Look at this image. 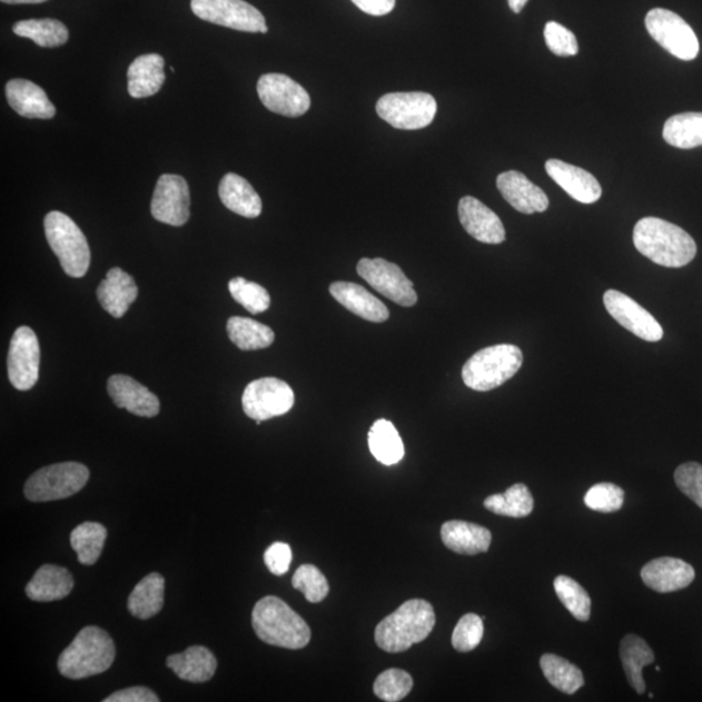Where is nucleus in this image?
<instances>
[{"instance_id": "obj_47", "label": "nucleus", "mask_w": 702, "mask_h": 702, "mask_svg": "<svg viewBox=\"0 0 702 702\" xmlns=\"http://www.w3.org/2000/svg\"><path fill=\"white\" fill-rule=\"evenodd\" d=\"M291 558V547L285 543H275L265 553L266 566L274 575L288 573Z\"/></svg>"}, {"instance_id": "obj_35", "label": "nucleus", "mask_w": 702, "mask_h": 702, "mask_svg": "<svg viewBox=\"0 0 702 702\" xmlns=\"http://www.w3.org/2000/svg\"><path fill=\"white\" fill-rule=\"evenodd\" d=\"M13 33L32 40L40 48L53 49L69 40V30L63 22L56 19H30L18 21Z\"/></svg>"}, {"instance_id": "obj_20", "label": "nucleus", "mask_w": 702, "mask_h": 702, "mask_svg": "<svg viewBox=\"0 0 702 702\" xmlns=\"http://www.w3.org/2000/svg\"><path fill=\"white\" fill-rule=\"evenodd\" d=\"M497 188L506 202L522 214L544 212L550 207L543 189L518 171H507L497 177Z\"/></svg>"}, {"instance_id": "obj_3", "label": "nucleus", "mask_w": 702, "mask_h": 702, "mask_svg": "<svg viewBox=\"0 0 702 702\" xmlns=\"http://www.w3.org/2000/svg\"><path fill=\"white\" fill-rule=\"evenodd\" d=\"M253 629L268 645L285 650H303L312 640V630L303 616L279 597L258 601L251 615Z\"/></svg>"}, {"instance_id": "obj_34", "label": "nucleus", "mask_w": 702, "mask_h": 702, "mask_svg": "<svg viewBox=\"0 0 702 702\" xmlns=\"http://www.w3.org/2000/svg\"><path fill=\"white\" fill-rule=\"evenodd\" d=\"M230 342L244 352L266 349L275 342L274 330L265 324L241 316H234L227 323Z\"/></svg>"}, {"instance_id": "obj_28", "label": "nucleus", "mask_w": 702, "mask_h": 702, "mask_svg": "<svg viewBox=\"0 0 702 702\" xmlns=\"http://www.w3.org/2000/svg\"><path fill=\"white\" fill-rule=\"evenodd\" d=\"M167 666L190 683H205L214 676L218 661L206 646L192 645L182 653L169 655Z\"/></svg>"}, {"instance_id": "obj_46", "label": "nucleus", "mask_w": 702, "mask_h": 702, "mask_svg": "<svg viewBox=\"0 0 702 702\" xmlns=\"http://www.w3.org/2000/svg\"><path fill=\"white\" fill-rule=\"evenodd\" d=\"M678 488L702 508V465L698 462L683 463L675 469Z\"/></svg>"}, {"instance_id": "obj_51", "label": "nucleus", "mask_w": 702, "mask_h": 702, "mask_svg": "<svg viewBox=\"0 0 702 702\" xmlns=\"http://www.w3.org/2000/svg\"><path fill=\"white\" fill-rule=\"evenodd\" d=\"M49 0H2L4 4H41Z\"/></svg>"}, {"instance_id": "obj_11", "label": "nucleus", "mask_w": 702, "mask_h": 702, "mask_svg": "<svg viewBox=\"0 0 702 702\" xmlns=\"http://www.w3.org/2000/svg\"><path fill=\"white\" fill-rule=\"evenodd\" d=\"M293 405L295 392L276 377L251 382L243 395L244 412L250 419L257 421V424L287 414Z\"/></svg>"}, {"instance_id": "obj_10", "label": "nucleus", "mask_w": 702, "mask_h": 702, "mask_svg": "<svg viewBox=\"0 0 702 702\" xmlns=\"http://www.w3.org/2000/svg\"><path fill=\"white\" fill-rule=\"evenodd\" d=\"M190 7L197 18L215 26L246 33L268 32L264 14L245 0H191Z\"/></svg>"}, {"instance_id": "obj_44", "label": "nucleus", "mask_w": 702, "mask_h": 702, "mask_svg": "<svg viewBox=\"0 0 702 702\" xmlns=\"http://www.w3.org/2000/svg\"><path fill=\"white\" fill-rule=\"evenodd\" d=\"M585 506L600 513H614L621 511L624 504V492L619 485L600 483L593 485L584 497Z\"/></svg>"}, {"instance_id": "obj_17", "label": "nucleus", "mask_w": 702, "mask_h": 702, "mask_svg": "<svg viewBox=\"0 0 702 702\" xmlns=\"http://www.w3.org/2000/svg\"><path fill=\"white\" fill-rule=\"evenodd\" d=\"M462 227L475 240L497 245L505 241L506 231L503 221L490 207L474 197H463L458 205Z\"/></svg>"}, {"instance_id": "obj_9", "label": "nucleus", "mask_w": 702, "mask_h": 702, "mask_svg": "<svg viewBox=\"0 0 702 702\" xmlns=\"http://www.w3.org/2000/svg\"><path fill=\"white\" fill-rule=\"evenodd\" d=\"M645 27L653 40L671 56L685 61L698 58V36L679 14L665 9H654L647 12Z\"/></svg>"}, {"instance_id": "obj_37", "label": "nucleus", "mask_w": 702, "mask_h": 702, "mask_svg": "<svg viewBox=\"0 0 702 702\" xmlns=\"http://www.w3.org/2000/svg\"><path fill=\"white\" fill-rule=\"evenodd\" d=\"M534 497L524 484H514L503 495L485 498L484 506L497 515L511 518H526L534 511Z\"/></svg>"}, {"instance_id": "obj_8", "label": "nucleus", "mask_w": 702, "mask_h": 702, "mask_svg": "<svg viewBox=\"0 0 702 702\" xmlns=\"http://www.w3.org/2000/svg\"><path fill=\"white\" fill-rule=\"evenodd\" d=\"M376 112L393 128L416 130L434 121L437 103L428 92H390L377 100Z\"/></svg>"}, {"instance_id": "obj_21", "label": "nucleus", "mask_w": 702, "mask_h": 702, "mask_svg": "<svg viewBox=\"0 0 702 702\" xmlns=\"http://www.w3.org/2000/svg\"><path fill=\"white\" fill-rule=\"evenodd\" d=\"M694 568L679 558L662 557L647 562L642 570V579L646 587L670 593L684 590L694 581Z\"/></svg>"}, {"instance_id": "obj_39", "label": "nucleus", "mask_w": 702, "mask_h": 702, "mask_svg": "<svg viewBox=\"0 0 702 702\" xmlns=\"http://www.w3.org/2000/svg\"><path fill=\"white\" fill-rule=\"evenodd\" d=\"M554 590L561 603L577 621L587 622L591 616V597L581 584L566 575L555 577Z\"/></svg>"}, {"instance_id": "obj_23", "label": "nucleus", "mask_w": 702, "mask_h": 702, "mask_svg": "<svg viewBox=\"0 0 702 702\" xmlns=\"http://www.w3.org/2000/svg\"><path fill=\"white\" fill-rule=\"evenodd\" d=\"M97 296L105 310L113 318L120 319L137 299L138 287L132 276L115 267L99 284Z\"/></svg>"}, {"instance_id": "obj_41", "label": "nucleus", "mask_w": 702, "mask_h": 702, "mask_svg": "<svg viewBox=\"0 0 702 702\" xmlns=\"http://www.w3.org/2000/svg\"><path fill=\"white\" fill-rule=\"evenodd\" d=\"M413 685V676L407 671L389 669L376 678L374 692L383 701L397 702L412 692Z\"/></svg>"}, {"instance_id": "obj_42", "label": "nucleus", "mask_w": 702, "mask_h": 702, "mask_svg": "<svg viewBox=\"0 0 702 702\" xmlns=\"http://www.w3.org/2000/svg\"><path fill=\"white\" fill-rule=\"evenodd\" d=\"M293 587L304 593L308 603L318 604L328 596L327 577L314 565L299 566L291 579Z\"/></svg>"}, {"instance_id": "obj_15", "label": "nucleus", "mask_w": 702, "mask_h": 702, "mask_svg": "<svg viewBox=\"0 0 702 702\" xmlns=\"http://www.w3.org/2000/svg\"><path fill=\"white\" fill-rule=\"evenodd\" d=\"M154 219L181 227L190 218L189 185L179 175H161L151 200Z\"/></svg>"}, {"instance_id": "obj_32", "label": "nucleus", "mask_w": 702, "mask_h": 702, "mask_svg": "<svg viewBox=\"0 0 702 702\" xmlns=\"http://www.w3.org/2000/svg\"><path fill=\"white\" fill-rule=\"evenodd\" d=\"M368 446L374 457L385 466L396 465L405 455L403 438L396 427L385 419L376 421L369 429Z\"/></svg>"}, {"instance_id": "obj_18", "label": "nucleus", "mask_w": 702, "mask_h": 702, "mask_svg": "<svg viewBox=\"0 0 702 702\" xmlns=\"http://www.w3.org/2000/svg\"><path fill=\"white\" fill-rule=\"evenodd\" d=\"M108 395L119 408L130 414L154 418L160 412V401L141 383L127 375H113L107 383Z\"/></svg>"}, {"instance_id": "obj_24", "label": "nucleus", "mask_w": 702, "mask_h": 702, "mask_svg": "<svg viewBox=\"0 0 702 702\" xmlns=\"http://www.w3.org/2000/svg\"><path fill=\"white\" fill-rule=\"evenodd\" d=\"M329 293L339 305L362 319L383 323L389 318L388 307L358 284L337 281L330 285Z\"/></svg>"}, {"instance_id": "obj_26", "label": "nucleus", "mask_w": 702, "mask_h": 702, "mask_svg": "<svg viewBox=\"0 0 702 702\" xmlns=\"http://www.w3.org/2000/svg\"><path fill=\"white\" fill-rule=\"evenodd\" d=\"M442 538L447 550L466 555L488 552L492 543V534L488 528L463 521L444 523Z\"/></svg>"}, {"instance_id": "obj_30", "label": "nucleus", "mask_w": 702, "mask_h": 702, "mask_svg": "<svg viewBox=\"0 0 702 702\" xmlns=\"http://www.w3.org/2000/svg\"><path fill=\"white\" fill-rule=\"evenodd\" d=\"M165 604V577L158 573L145 576L130 593L128 611L138 620H150Z\"/></svg>"}, {"instance_id": "obj_7", "label": "nucleus", "mask_w": 702, "mask_h": 702, "mask_svg": "<svg viewBox=\"0 0 702 702\" xmlns=\"http://www.w3.org/2000/svg\"><path fill=\"white\" fill-rule=\"evenodd\" d=\"M89 468L81 463H57L38 469L26 483L24 495L32 503H50L79 493L89 482Z\"/></svg>"}, {"instance_id": "obj_33", "label": "nucleus", "mask_w": 702, "mask_h": 702, "mask_svg": "<svg viewBox=\"0 0 702 702\" xmlns=\"http://www.w3.org/2000/svg\"><path fill=\"white\" fill-rule=\"evenodd\" d=\"M663 140L678 149L690 150L702 146V112L671 116L663 126Z\"/></svg>"}, {"instance_id": "obj_22", "label": "nucleus", "mask_w": 702, "mask_h": 702, "mask_svg": "<svg viewBox=\"0 0 702 702\" xmlns=\"http://www.w3.org/2000/svg\"><path fill=\"white\" fill-rule=\"evenodd\" d=\"M6 97L13 111L27 119H52L57 108L38 85L29 80L13 79L6 85Z\"/></svg>"}, {"instance_id": "obj_49", "label": "nucleus", "mask_w": 702, "mask_h": 702, "mask_svg": "<svg viewBox=\"0 0 702 702\" xmlns=\"http://www.w3.org/2000/svg\"><path fill=\"white\" fill-rule=\"evenodd\" d=\"M360 11L372 17H384L395 10L396 0H352Z\"/></svg>"}, {"instance_id": "obj_1", "label": "nucleus", "mask_w": 702, "mask_h": 702, "mask_svg": "<svg viewBox=\"0 0 702 702\" xmlns=\"http://www.w3.org/2000/svg\"><path fill=\"white\" fill-rule=\"evenodd\" d=\"M634 245L645 258L668 268L684 267L698 254L696 243L684 229L652 216L637 221Z\"/></svg>"}, {"instance_id": "obj_19", "label": "nucleus", "mask_w": 702, "mask_h": 702, "mask_svg": "<svg viewBox=\"0 0 702 702\" xmlns=\"http://www.w3.org/2000/svg\"><path fill=\"white\" fill-rule=\"evenodd\" d=\"M545 169L551 179L577 202L592 205L603 196V188L596 177L583 168L558 159H550L545 164Z\"/></svg>"}, {"instance_id": "obj_6", "label": "nucleus", "mask_w": 702, "mask_h": 702, "mask_svg": "<svg viewBox=\"0 0 702 702\" xmlns=\"http://www.w3.org/2000/svg\"><path fill=\"white\" fill-rule=\"evenodd\" d=\"M45 234L61 268L68 276L80 279L90 266V249L87 237L68 215L51 211L45 218Z\"/></svg>"}, {"instance_id": "obj_40", "label": "nucleus", "mask_w": 702, "mask_h": 702, "mask_svg": "<svg viewBox=\"0 0 702 702\" xmlns=\"http://www.w3.org/2000/svg\"><path fill=\"white\" fill-rule=\"evenodd\" d=\"M230 296L250 314L257 315L268 310L271 297L268 291L257 283L236 277L228 284Z\"/></svg>"}, {"instance_id": "obj_25", "label": "nucleus", "mask_w": 702, "mask_h": 702, "mask_svg": "<svg viewBox=\"0 0 702 702\" xmlns=\"http://www.w3.org/2000/svg\"><path fill=\"white\" fill-rule=\"evenodd\" d=\"M165 81V59L158 53L138 57L128 68V92L136 99L156 96Z\"/></svg>"}, {"instance_id": "obj_43", "label": "nucleus", "mask_w": 702, "mask_h": 702, "mask_svg": "<svg viewBox=\"0 0 702 702\" xmlns=\"http://www.w3.org/2000/svg\"><path fill=\"white\" fill-rule=\"evenodd\" d=\"M484 635V623L479 615L469 613L463 615L452 636V644L455 651L467 653L475 650L481 644Z\"/></svg>"}, {"instance_id": "obj_13", "label": "nucleus", "mask_w": 702, "mask_h": 702, "mask_svg": "<svg viewBox=\"0 0 702 702\" xmlns=\"http://www.w3.org/2000/svg\"><path fill=\"white\" fill-rule=\"evenodd\" d=\"M357 273L372 287L393 303L412 307L418 300L414 285L397 265L383 258L360 259Z\"/></svg>"}, {"instance_id": "obj_31", "label": "nucleus", "mask_w": 702, "mask_h": 702, "mask_svg": "<svg viewBox=\"0 0 702 702\" xmlns=\"http://www.w3.org/2000/svg\"><path fill=\"white\" fill-rule=\"evenodd\" d=\"M621 661L627 681L639 694L645 692L643 669L654 662V653L642 637L627 635L621 642Z\"/></svg>"}, {"instance_id": "obj_48", "label": "nucleus", "mask_w": 702, "mask_h": 702, "mask_svg": "<svg viewBox=\"0 0 702 702\" xmlns=\"http://www.w3.org/2000/svg\"><path fill=\"white\" fill-rule=\"evenodd\" d=\"M103 702H159V698L148 686H132L110 694Z\"/></svg>"}, {"instance_id": "obj_5", "label": "nucleus", "mask_w": 702, "mask_h": 702, "mask_svg": "<svg viewBox=\"0 0 702 702\" xmlns=\"http://www.w3.org/2000/svg\"><path fill=\"white\" fill-rule=\"evenodd\" d=\"M523 354L518 346L501 344L474 354L462 368L463 383L476 392L501 387L520 372Z\"/></svg>"}, {"instance_id": "obj_29", "label": "nucleus", "mask_w": 702, "mask_h": 702, "mask_svg": "<svg viewBox=\"0 0 702 702\" xmlns=\"http://www.w3.org/2000/svg\"><path fill=\"white\" fill-rule=\"evenodd\" d=\"M219 197L224 206L244 218L256 219L261 214V199L244 177L227 174L219 185Z\"/></svg>"}, {"instance_id": "obj_14", "label": "nucleus", "mask_w": 702, "mask_h": 702, "mask_svg": "<svg viewBox=\"0 0 702 702\" xmlns=\"http://www.w3.org/2000/svg\"><path fill=\"white\" fill-rule=\"evenodd\" d=\"M40 343L32 329L20 327L14 330L10 344L7 368L10 382L18 390L32 389L40 377Z\"/></svg>"}, {"instance_id": "obj_2", "label": "nucleus", "mask_w": 702, "mask_h": 702, "mask_svg": "<svg viewBox=\"0 0 702 702\" xmlns=\"http://www.w3.org/2000/svg\"><path fill=\"white\" fill-rule=\"evenodd\" d=\"M436 623L428 601L408 600L377 624L375 642L384 652L401 653L426 640Z\"/></svg>"}, {"instance_id": "obj_45", "label": "nucleus", "mask_w": 702, "mask_h": 702, "mask_svg": "<svg viewBox=\"0 0 702 702\" xmlns=\"http://www.w3.org/2000/svg\"><path fill=\"white\" fill-rule=\"evenodd\" d=\"M544 37L547 49L557 57H574L579 51L576 37L571 30L558 24V22L550 21L545 26Z\"/></svg>"}, {"instance_id": "obj_4", "label": "nucleus", "mask_w": 702, "mask_h": 702, "mask_svg": "<svg viewBox=\"0 0 702 702\" xmlns=\"http://www.w3.org/2000/svg\"><path fill=\"white\" fill-rule=\"evenodd\" d=\"M115 655L111 636L102 629L88 626L82 629L60 654L58 669L65 678L79 681L105 673L112 666Z\"/></svg>"}, {"instance_id": "obj_50", "label": "nucleus", "mask_w": 702, "mask_h": 702, "mask_svg": "<svg viewBox=\"0 0 702 702\" xmlns=\"http://www.w3.org/2000/svg\"><path fill=\"white\" fill-rule=\"evenodd\" d=\"M528 0H507L508 7H511L514 13H520L526 6Z\"/></svg>"}, {"instance_id": "obj_27", "label": "nucleus", "mask_w": 702, "mask_h": 702, "mask_svg": "<svg viewBox=\"0 0 702 702\" xmlns=\"http://www.w3.org/2000/svg\"><path fill=\"white\" fill-rule=\"evenodd\" d=\"M75 587L73 576L65 567L43 565L37 571L26 592L37 603H51L69 596Z\"/></svg>"}, {"instance_id": "obj_38", "label": "nucleus", "mask_w": 702, "mask_h": 702, "mask_svg": "<svg viewBox=\"0 0 702 702\" xmlns=\"http://www.w3.org/2000/svg\"><path fill=\"white\" fill-rule=\"evenodd\" d=\"M540 668H542L546 681L563 693L574 694L584 685L582 670L560 655L544 654L540 660Z\"/></svg>"}, {"instance_id": "obj_36", "label": "nucleus", "mask_w": 702, "mask_h": 702, "mask_svg": "<svg viewBox=\"0 0 702 702\" xmlns=\"http://www.w3.org/2000/svg\"><path fill=\"white\" fill-rule=\"evenodd\" d=\"M106 538V527L96 522H85L72 531L71 546L81 565H95L102 554Z\"/></svg>"}, {"instance_id": "obj_12", "label": "nucleus", "mask_w": 702, "mask_h": 702, "mask_svg": "<svg viewBox=\"0 0 702 702\" xmlns=\"http://www.w3.org/2000/svg\"><path fill=\"white\" fill-rule=\"evenodd\" d=\"M257 91L267 110L298 118L310 110L312 99L298 82L287 75L267 73L260 77Z\"/></svg>"}, {"instance_id": "obj_16", "label": "nucleus", "mask_w": 702, "mask_h": 702, "mask_svg": "<svg viewBox=\"0 0 702 702\" xmlns=\"http://www.w3.org/2000/svg\"><path fill=\"white\" fill-rule=\"evenodd\" d=\"M604 305L607 313L623 328L644 342L657 343L663 337L661 324L654 319V316L623 293L613 289L607 290L604 295Z\"/></svg>"}]
</instances>
